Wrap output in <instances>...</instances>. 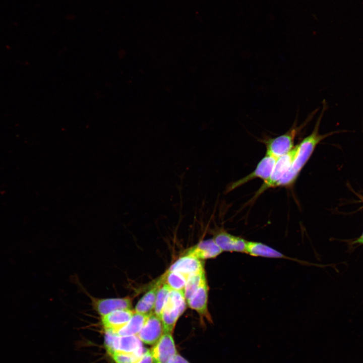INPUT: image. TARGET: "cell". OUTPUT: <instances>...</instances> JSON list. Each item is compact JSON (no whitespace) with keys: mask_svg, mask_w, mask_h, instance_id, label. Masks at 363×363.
Segmentation results:
<instances>
[{"mask_svg":"<svg viewBox=\"0 0 363 363\" xmlns=\"http://www.w3.org/2000/svg\"><path fill=\"white\" fill-rule=\"evenodd\" d=\"M188 277V276L182 273L167 270L159 281L167 285L172 290L184 292Z\"/></svg>","mask_w":363,"mask_h":363,"instance_id":"obj_18","label":"cell"},{"mask_svg":"<svg viewBox=\"0 0 363 363\" xmlns=\"http://www.w3.org/2000/svg\"><path fill=\"white\" fill-rule=\"evenodd\" d=\"M159 286L153 312L160 318L161 312L166 301L167 296L171 289L165 283H161Z\"/></svg>","mask_w":363,"mask_h":363,"instance_id":"obj_20","label":"cell"},{"mask_svg":"<svg viewBox=\"0 0 363 363\" xmlns=\"http://www.w3.org/2000/svg\"><path fill=\"white\" fill-rule=\"evenodd\" d=\"M246 253L254 257L291 259L277 250L260 242L248 241Z\"/></svg>","mask_w":363,"mask_h":363,"instance_id":"obj_14","label":"cell"},{"mask_svg":"<svg viewBox=\"0 0 363 363\" xmlns=\"http://www.w3.org/2000/svg\"><path fill=\"white\" fill-rule=\"evenodd\" d=\"M203 269L204 265L200 259L186 254L174 262L168 271L180 272L189 276Z\"/></svg>","mask_w":363,"mask_h":363,"instance_id":"obj_12","label":"cell"},{"mask_svg":"<svg viewBox=\"0 0 363 363\" xmlns=\"http://www.w3.org/2000/svg\"><path fill=\"white\" fill-rule=\"evenodd\" d=\"M134 313L132 309L118 310L101 316V323L105 331L117 334L129 322Z\"/></svg>","mask_w":363,"mask_h":363,"instance_id":"obj_10","label":"cell"},{"mask_svg":"<svg viewBox=\"0 0 363 363\" xmlns=\"http://www.w3.org/2000/svg\"><path fill=\"white\" fill-rule=\"evenodd\" d=\"M351 246L363 245V231L359 237L350 242Z\"/></svg>","mask_w":363,"mask_h":363,"instance_id":"obj_24","label":"cell"},{"mask_svg":"<svg viewBox=\"0 0 363 363\" xmlns=\"http://www.w3.org/2000/svg\"><path fill=\"white\" fill-rule=\"evenodd\" d=\"M141 341L137 335L119 336L115 344V351L134 353L141 357L143 351Z\"/></svg>","mask_w":363,"mask_h":363,"instance_id":"obj_15","label":"cell"},{"mask_svg":"<svg viewBox=\"0 0 363 363\" xmlns=\"http://www.w3.org/2000/svg\"><path fill=\"white\" fill-rule=\"evenodd\" d=\"M160 284L158 281L141 297L135 307V312L146 315H149L153 312L157 292Z\"/></svg>","mask_w":363,"mask_h":363,"instance_id":"obj_16","label":"cell"},{"mask_svg":"<svg viewBox=\"0 0 363 363\" xmlns=\"http://www.w3.org/2000/svg\"><path fill=\"white\" fill-rule=\"evenodd\" d=\"M186 309V299L184 292L171 289L167 296L160 316L164 333H172L178 319L184 313Z\"/></svg>","mask_w":363,"mask_h":363,"instance_id":"obj_3","label":"cell"},{"mask_svg":"<svg viewBox=\"0 0 363 363\" xmlns=\"http://www.w3.org/2000/svg\"><path fill=\"white\" fill-rule=\"evenodd\" d=\"M168 363H190L183 356L177 353L173 357H172Z\"/></svg>","mask_w":363,"mask_h":363,"instance_id":"obj_23","label":"cell"},{"mask_svg":"<svg viewBox=\"0 0 363 363\" xmlns=\"http://www.w3.org/2000/svg\"><path fill=\"white\" fill-rule=\"evenodd\" d=\"M163 333L161 318L152 312L148 316L137 336L142 342L148 345H155Z\"/></svg>","mask_w":363,"mask_h":363,"instance_id":"obj_6","label":"cell"},{"mask_svg":"<svg viewBox=\"0 0 363 363\" xmlns=\"http://www.w3.org/2000/svg\"><path fill=\"white\" fill-rule=\"evenodd\" d=\"M222 251L246 253L248 241L224 229L217 231L213 238Z\"/></svg>","mask_w":363,"mask_h":363,"instance_id":"obj_8","label":"cell"},{"mask_svg":"<svg viewBox=\"0 0 363 363\" xmlns=\"http://www.w3.org/2000/svg\"><path fill=\"white\" fill-rule=\"evenodd\" d=\"M116 363H135L140 357L135 353L114 351L110 354Z\"/></svg>","mask_w":363,"mask_h":363,"instance_id":"obj_21","label":"cell"},{"mask_svg":"<svg viewBox=\"0 0 363 363\" xmlns=\"http://www.w3.org/2000/svg\"><path fill=\"white\" fill-rule=\"evenodd\" d=\"M318 110L319 108H316L310 112L303 123L299 126H297L296 116L291 128L284 134L274 138L265 137L262 140L266 146V153L278 158L291 151L294 147L295 138L312 120Z\"/></svg>","mask_w":363,"mask_h":363,"instance_id":"obj_2","label":"cell"},{"mask_svg":"<svg viewBox=\"0 0 363 363\" xmlns=\"http://www.w3.org/2000/svg\"><path fill=\"white\" fill-rule=\"evenodd\" d=\"M222 252L213 238H211L200 241L188 250L187 254L199 259H206L215 258Z\"/></svg>","mask_w":363,"mask_h":363,"instance_id":"obj_13","label":"cell"},{"mask_svg":"<svg viewBox=\"0 0 363 363\" xmlns=\"http://www.w3.org/2000/svg\"><path fill=\"white\" fill-rule=\"evenodd\" d=\"M206 279L204 269L188 276L184 289V295L186 300L192 296Z\"/></svg>","mask_w":363,"mask_h":363,"instance_id":"obj_19","label":"cell"},{"mask_svg":"<svg viewBox=\"0 0 363 363\" xmlns=\"http://www.w3.org/2000/svg\"><path fill=\"white\" fill-rule=\"evenodd\" d=\"M151 351L154 363H168L177 353L172 334L164 333Z\"/></svg>","mask_w":363,"mask_h":363,"instance_id":"obj_7","label":"cell"},{"mask_svg":"<svg viewBox=\"0 0 363 363\" xmlns=\"http://www.w3.org/2000/svg\"><path fill=\"white\" fill-rule=\"evenodd\" d=\"M208 287L205 280L192 296L187 300L189 307L197 312L201 318H206L211 320L208 311Z\"/></svg>","mask_w":363,"mask_h":363,"instance_id":"obj_11","label":"cell"},{"mask_svg":"<svg viewBox=\"0 0 363 363\" xmlns=\"http://www.w3.org/2000/svg\"><path fill=\"white\" fill-rule=\"evenodd\" d=\"M153 357L151 350L145 351L141 356L135 363H154Z\"/></svg>","mask_w":363,"mask_h":363,"instance_id":"obj_22","label":"cell"},{"mask_svg":"<svg viewBox=\"0 0 363 363\" xmlns=\"http://www.w3.org/2000/svg\"><path fill=\"white\" fill-rule=\"evenodd\" d=\"M92 302L93 309L101 316L118 310L131 309L132 306V298L130 297L93 298Z\"/></svg>","mask_w":363,"mask_h":363,"instance_id":"obj_9","label":"cell"},{"mask_svg":"<svg viewBox=\"0 0 363 363\" xmlns=\"http://www.w3.org/2000/svg\"><path fill=\"white\" fill-rule=\"evenodd\" d=\"M149 315L136 312L129 322L117 333L120 336L138 335L144 325Z\"/></svg>","mask_w":363,"mask_h":363,"instance_id":"obj_17","label":"cell"},{"mask_svg":"<svg viewBox=\"0 0 363 363\" xmlns=\"http://www.w3.org/2000/svg\"><path fill=\"white\" fill-rule=\"evenodd\" d=\"M277 158L266 153L265 156L260 161L255 169L247 176L231 183L227 186V193L245 184L256 178L267 180L270 177Z\"/></svg>","mask_w":363,"mask_h":363,"instance_id":"obj_4","label":"cell"},{"mask_svg":"<svg viewBox=\"0 0 363 363\" xmlns=\"http://www.w3.org/2000/svg\"><path fill=\"white\" fill-rule=\"evenodd\" d=\"M295 154V148L286 154L277 158L272 173L269 178L264 182L256 194V197L266 190L275 188L276 183L282 178L289 169Z\"/></svg>","mask_w":363,"mask_h":363,"instance_id":"obj_5","label":"cell"},{"mask_svg":"<svg viewBox=\"0 0 363 363\" xmlns=\"http://www.w3.org/2000/svg\"><path fill=\"white\" fill-rule=\"evenodd\" d=\"M323 107L318 116L313 130L311 134L302 139L296 146H294L295 154L292 164L285 174L276 183L275 187H290L293 185L300 171L305 166L313 154L317 146L325 138L338 133L334 131L325 134H320L319 128L325 111L327 109L325 100L322 101Z\"/></svg>","mask_w":363,"mask_h":363,"instance_id":"obj_1","label":"cell"}]
</instances>
